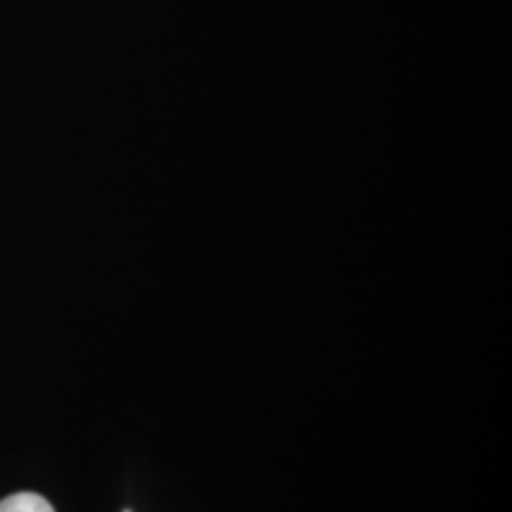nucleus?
I'll use <instances>...</instances> for the list:
<instances>
[{
    "instance_id": "f257e3e1",
    "label": "nucleus",
    "mask_w": 512,
    "mask_h": 512,
    "mask_svg": "<svg viewBox=\"0 0 512 512\" xmlns=\"http://www.w3.org/2000/svg\"><path fill=\"white\" fill-rule=\"evenodd\" d=\"M0 512H55L46 498L38 494H15L0 501Z\"/></svg>"
},
{
    "instance_id": "f03ea898",
    "label": "nucleus",
    "mask_w": 512,
    "mask_h": 512,
    "mask_svg": "<svg viewBox=\"0 0 512 512\" xmlns=\"http://www.w3.org/2000/svg\"><path fill=\"white\" fill-rule=\"evenodd\" d=\"M124 512H131V510H124Z\"/></svg>"
}]
</instances>
